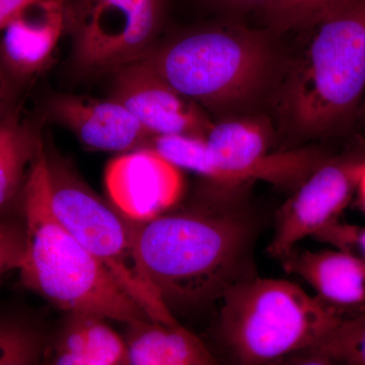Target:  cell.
Returning a JSON list of instances; mask_svg holds the SVG:
<instances>
[{
	"label": "cell",
	"mask_w": 365,
	"mask_h": 365,
	"mask_svg": "<svg viewBox=\"0 0 365 365\" xmlns=\"http://www.w3.org/2000/svg\"><path fill=\"white\" fill-rule=\"evenodd\" d=\"M137 261L168 307H197L222 299L255 275L256 225L227 205L131 220Z\"/></svg>",
	"instance_id": "6da1fadb"
},
{
	"label": "cell",
	"mask_w": 365,
	"mask_h": 365,
	"mask_svg": "<svg viewBox=\"0 0 365 365\" xmlns=\"http://www.w3.org/2000/svg\"><path fill=\"white\" fill-rule=\"evenodd\" d=\"M21 213L26 245L19 272L26 289L67 314H90L125 325L150 319L55 217L45 146L26 180Z\"/></svg>",
	"instance_id": "7a4b0ae2"
},
{
	"label": "cell",
	"mask_w": 365,
	"mask_h": 365,
	"mask_svg": "<svg viewBox=\"0 0 365 365\" xmlns=\"http://www.w3.org/2000/svg\"><path fill=\"white\" fill-rule=\"evenodd\" d=\"M304 32L282 105L292 129L321 135L347 123L365 91V0H339Z\"/></svg>",
	"instance_id": "3957f363"
},
{
	"label": "cell",
	"mask_w": 365,
	"mask_h": 365,
	"mask_svg": "<svg viewBox=\"0 0 365 365\" xmlns=\"http://www.w3.org/2000/svg\"><path fill=\"white\" fill-rule=\"evenodd\" d=\"M275 36L268 29L215 24L155 44L138 61L197 105L230 109L252 102L268 85Z\"/></svg>",
	"instance_id": "277c9868"
},
{
	"label": "cell",
	"mask_w": 365,
	"mask_h": 365,
	"mask_svg": "<svg viewBox=\"0 0 365 365\" xmlns=\"http://www.w3.org/2000/svg\"><path fill=\"white\" fill-rule=\"evenodd\" d=\"M341 319L297 283L254 275L220 299L215 337L232 365H275L314 349Z\"/></svg>",
	"instance_id": "5b68a950"
},
{
	"label": "cell",
	"mask_w": 365,
	"mask_h": 365,
	"mask_svg": "<svg viewBox=\"0 0 365 365\" xmlns=\"http://www.w3.org/2000/svg\"><path fill=\"white\" fill-rule=\"evenodd\" d=\"M50 202L55 217L123 287L151 321L177 323L137 261L131 220L93 191L72 163L45 148Z\"/></svg>",
	"instance_id": "8992f818"
},
{
	"label": "cell",
	"mask_w": 365,
	"mask_h": 365,
	"mask_svg": "<svg viewBox=\"0 0 365 365\" xmlns=\"http://www.w3.org/2000/svg\"><path fill=\"white\" fill-rule=\"evenodd\" d=\"M165 0H64L72 66L81 76L115 72L155 44Z\"/></svg>",
	"instance_id": "52a82bcc"
},
{
	"label": "cell",
	"mask_w": 365,
	"mask_h": 365,
	"mask_svg": "<svg viewBox=\"0 0 365 365\" xmlns=\"http://www.w3.org/2000/svg\"><path fill=\"white\" fill-rule=\"evenodd\" d=\"M271 139L272 131L263 118H234L212 124L205 137L209 153L206 179L227 186L255 180L295 184L324 162L313 151L270 153Z\"/></svg>",
	"instance_id": "ba28073f"
},
{
	"label": "cell",
	"mask_w": 365,
	"mask_h": 365,
	"mask_svg": "<svg viewBox=\"0 0 365 365\" xmlns=\"http://www.w3.org/2000/svg\"><path fill=\"white\" fill-rule=\"evenodd\" d=\"M364 160H325L300 182L297 192L278 211L268 253L282 260L299 242L338 222L356 193Z\"/></svg>",
	"instance_id": "9c48e42d"
},
{
	"label": "cell",
	"mask_w": 365,
	"mask_h": 365,
	"mask_svg": "<svg viewBox=\"0 0 365 365\" xmlns=\"http://www.w3.org/2000/svg\"><path fill=\"white\" fill-rule=\"evenodd\" d=\"M113 204L129 220L143 222L165 215L184 191L181 170L150 148L118 155L105 170Z\"/></svg>",
	"instance_id": "30bf717a"
},
{
	"label": "cell",
	"mask_w": 365,
	"mask_h": 365,
	"mask_svg": "<svg viewBox=\"0 0 365 365\" xmlns=\"http://www.w3.org/2000/svg\"><path fill=\"white\" fill-rule=\"evenodd\" d=\"M112 97L136 118L150 135H207L212 126L200 106L170 88L140 61L113 72Z\"/></svg>",
	"instance_id": "8fae6325"
},
{
	"label": "cell",
	"mask_w": 365,
	"mask_h": 365,
	"mask_svg": "<svg viewBox=\"0 0 365 365\" xmlns=\"http://www.w3.org/2000/svg\"><path fill=\"white\" fill-rule=\"evenodd\" d=\"M47 114L93 150L119 155L148 148L150 135L121 103L57 93L48 101Z\"/></svg>",
	"instance_id": "7c38bea8"
},
{
	"label": "cell",
	"mask_w": 365,
	"mask_h": 365,
	"mask_svg": "<svg viewBox=\"0 0 365 365\" xmlns=\"http://www.w3.org/2000/svg\"><path fill=\"white\" fill-rule=\"evenodd\" d=\"M64 32V0H36L2 30V68L18 81L32 78L48 66Z\"/></svg>",
	"instance_id": "4fadbf2b"
},
{
	"label": "cell",
	"mask_w": 365,
	"mask_h": 365,
	"mask_svg": "<svg viewBox=\"0 0 365 365\" xmlns=\"http://www.w3.org/2000/svg\"><path fill=\"white\" fill-rule=\"evenodd\" d=\"M283 269L299 276L324 306L342 319L365 309V266L337 248L290 252Z\"/></svg>",
	"instance_id": "5bb4252c"
},
{
	"label": "cell",
	"mask_w": 365,
	"mask_h": 365,
	"mask_svg": "<svg viewBox=\"0 0 365 365\" xmlns=\"http://www.w3.org/2000/svg\"><path fill=\"white\" fill-rule=\"evenodd\" d=\"M40 365H128L123 336L107 319L68 314L48 338Z\"/></svg>",
	"instance_id": "9a60e30c"
},
{
	"label": "cell",
	"mask_w": 365,
	"mask_h": 365,
	"mask_svg": "<svg viewBox=\"0 0 365 365\" xmlns=\"http://www.w3.org/2000/svg\"><path fill=\"white\" fill-rule=\"evenodd\" d=\"M123 337L128 365H218L205 343L179 322L129 324Z\"/></svg>",
	"instance_id": "2e32d148"
},
{
	"label": "cell",
	"mask_w": 365,
	"mask_h": 365,
	"mask_svg": "<svg viewBox=\"0 0 365 365\" xmlns=\"http://www.w3.org/2000/svg\"><path fill=\"white\" fill-rule=\"evenodd\" d=\"M44 144L28 120L9 111L0 121V216L21 211L26 180Z\"/></svg>",
	"instance_id": "e0dca14e"
},
{
	"label": "cell",
	"mask_w": 365,
	"mask_h": 365,
	"mask_svg": "<svg viewBox=\"0 0 365 365\" xmlns=\"http://www.w3.org/2000/svg\"><path fill=\"white\" fill-rule=\"evenodd\" d=\"M312 351L339 365H365V309L341 319Z\"/></svg>",
	"instance_id": "ac0fdd59"
},
{
	"label": "cell",
	"mask_w": 365,
	"mask_h": 365,
	"mask_svg": "<svg viewBox=\"0 0 365 365\" xmlns=\"http://www.w3.org/2000/svg\"><path fill=\"white\" fill-rule=\"evenodd\" d=\"M339 0H277L262 13L268 30L275 34L306 28Z\"/></svg>",
	"instance_id": "d6986e66"
},
{
	"label": "cell",
	"mask_w": 365,
	"mask_h": 365,
	"mask_svg": "<svg viewBox=\"0 0 365 365\" xmlns=\"http://www.w3.org/2000/svg\"><path fill=\"white\" fill-rule=\"evenodd\" d=\"M26 232L23 216H0V277L18 270L25 255Z\"/></svg>",
	"instance_id": "ffe728a7"
},
{
	"label": "cell",
	"mask_w": 365,
	"mask_h": 365,
	"mask_svg": "<svg viewBox=\"0 0 365 365\" xmlns=\"http://www.w3.org/2000/svg\"><path fill=\"white\" fill-rule=\"evenodd\" d=\"M314 239L352 255L365 266V227L338 220L323 228Z\"/></svg>",
	"instance_id": "44dd1931"
},
{
	"label": "cell",
	"mask_w": 365,
	"mask_h": 365,
	"mask_svg": "<svg viewBox=\"0 0 365 365\" xmlns=\"http://www.w3.org/2000/svg\"><path fill=\"white\" fill-rule=\"evenodd\" d=\"M208 6L230 11V13H245L250 11H261L272 6L277 0H202Z\"/></svg>",
	"instance_id": "7402d4cb"
},
{
	"label": "cell",
	"mask_w": 365,
	"mask_h": 365,
	"mask_svg": "<svg viewBox=\"0 0 365 365\" xmlns=\"http://www.w3.org/2000/svg\"><path fill=\"white\" fill-rule=\"evenodd\" d=\"M36 0H0V31Z\"/></svg>",
	"instance_id": "603a6c76"
},
{
	"label": "cell",
	"mask_w": 365,
	"mask_h": 365,
	"mask_svg": "<svg viewBox=\"0 0 365 365\" xmlns=\"http://www.w3.org/2000/svg\"><path fill=\"white\" fill-rule=\"evenodd\" d=\"M275 365H339L333 362L332 360L327 359L319 353L307 351L297 353L288 359L278 362Z\"/></svg>",
	"instance_id": "cb8c5ba5"
},
{
	"label": "cell",
	"mask_w": 365,
	"mask_h": 365,
	"mask_svg": "<svg viewBox=\"0 0 365 365\" xmlns=\"http://www.w3.org/2000/svg\"><path fill=\"white\" fill-rule=\"evenodd\" d=\"M359 197L360 208L365 212V160L362 165L361 174H360L359 185H357L356 193Z\"/></svg>",
	"instance_id": "d4e9b609"
},
{
	"label": "cell",
	"mask_w": 365,
	"mask_h": 365,
	"mask_svg": "<svg viewBox=\"0 0 365 365\" xmlns=\"http://www.w3.org/2000/svg\"><path fill=\"white\" fill-rule=\"evenodd\" d=\"M38 365H40V364H38Z\"/></svg>",
	"instance_id": "484cf974"
}]
</instances>
